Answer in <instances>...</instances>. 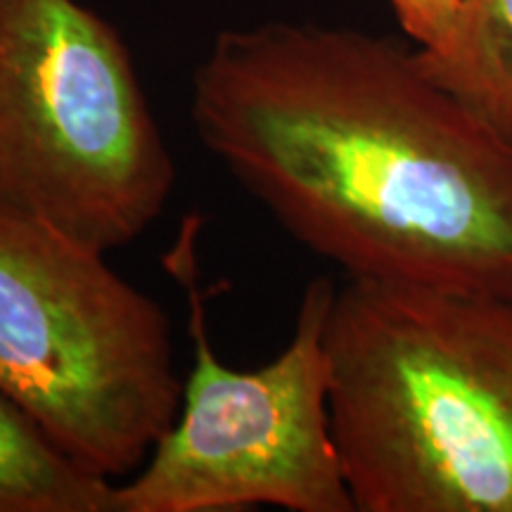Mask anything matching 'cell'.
<instances>
[{
    "label": "cell",
    "mask_w": 512,
    "mask_h": 512,
    "mask_svg": "<svg viewBox=\"0 0 512 512\" xmlns=\"http://www.w3.org/2000/svg\"><path fill=\"white\" fill-rule=\"evenodd\" d=\"M401 29L413 38L415 48H437L444 41L460 0H389Z\"/></svg>",
    "instance_id": "obj_8"
},
{
    "label": "cell",
    "mask_w": 512,
    "mask_h": 512,
    "mask_svg": "<svg viewBox=\"0 0 512 512\" xmlns=\"http://www.w3.org/2000/svg\"><path fill=\"white\" fill-rule=\"evenodd\" d=\"M174 185L119 31L81 0H0V207L110 252Z\"/></svg>",
    "instance_id": "obj_3"
},
{
    "label": "cell",
    "mask_w": 512,
    "mask_h": 512,
    "mask_svg": "<svg viewBox=\"0 0 512 512\" xmlns=\"http://www.w3.org/2000/svg\"><path fill=\"white\" fill-rule=\"evenodd\" d=\"M425 74L512 143V0H460L437 48H415Z\"/></svg>",
    "instance_id": "obj_6"
},
{
    "label": "cell",
    "mask_w": 512,
    "mask_h": 512,
    "mask_svg": "<svg viewBox=\"0 0 512 512\" xmlns=\"http://www.w3.org/2000/svg\"><path fill=\"white\" fill-rule=\"evenodd\" d=\"M190 112L230 176L347 278L512 299V143L415 48L316 24L226 29Z\"/></svg>",
    "instance_id": "obj_1"
},
{
    "label": "cell",
    "mask_w": 512,
    "mask_h": 512,
    "mask_svg": "<svg viewBox=\"0 0 512 512\" xmlns=\"http://www.w3.org/2000/svg\"><path fill=\"white\" fill-rule=\"evenodd\" d=\"M105 254L0 207V392L114 479L174 425L183 384L169 316Z\"/></svg>",
    "instance_id": "obj_4"
},
{
    "label": "cell",
    "mask_w": 512,
    "mask_h": 512,
    "mask_svg": "<svg viewBox=\"0 0 512 512\" xmlns=\"http://www.w3.org/2000/svg\"><path fill=\"white\" fill-rule=\"evenodd\" d=\"M188 214L164 254L188 297L192 370L181 418L166 430L131 482L117 484L119 512H228L273 505L290 512H356L330 420L325 325L337 287L306 285L283 354L254 370L216 356L200 290L197 238Z\"/></svg>",
    "instance_id": "obj_5"
},
{
    "label": "cell",
    "mask_w": 512,
    "mask_h": 512,
    "mask_svg": "<svg viewBox=\"0 0 512 512\" xmlns=\"http://www.w3.org/2000/svg\"><path fill=\"white\" fill-rule=\"evenodd\" d=\"M325 349L356 512H512V299L349 278Z\"/></svg>",
    "instance_id": "obj_2"
},
{
    "label": "cell",
    "mask_w": 512,
    "mask_h": 512,
    "mask_svg": "<svg viewBox=\"0 0 512 512\" xmlns=\"http://www.w3.org/2000/svg\"><path fill=\"white\" fill-rule=\"evenodd\" d=\"M0 512H119L117 484L67 456L0 392Z\"/></svg>",
    "instance_id": "obj_7"
}]
</instances>
